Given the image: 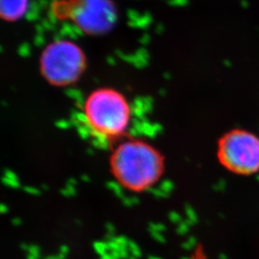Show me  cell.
I'll list each match as a JSON object with an SVG mask.
<instances>
[{"mask_svg": "<svg viewBox=\"0 0 259 259\" xmlns=\"http://www.w3.org/2000/svg\"><path fill=\"white\" fill-rule=\"evenodd\" d=\"M111 175L126 190L143 193L154 187L165 172L162 153L144 139L125 138L111 151Z\"/></svg>", "mask_w": 259, "mask_h": 259, "instance_id": "cell-1", "label": "cell"}, {"mask_svg": "<svg viewBox=\"0 0 259 259\" xmlns=\"http://www.w3.org/2000/svg\"><path fill=\"white\" fill-rule=\"evenodd\" d=\"M132 116L129 100L113 88L96 89L83 101L84 124L93 136L102 141L115 144L125 139Z\"/></svg>", "mask_w": 259, "mask_h": 259, "instance_id": "cell-2", "label": "cell"}, {"mask_svg": "<svg viewBox=\"0 0 259 259\" xmlns=\"http://www.w3.org/2000/svg\"><path fill=\"white\" fill-rule=\"evenodd\" d=\"M50 10L54 19L68 21L93 37L110 33L118 20L113 0H54Z\"/></svg>", "mask_w": 259, "mask_h": 259, "instance_id": "cell-3", "label": "cell"}, {"mask_svg": "<svg viewBox=\"0 0 259 259\" xmlns=\"http://www.w3.org/2000/svg\"><path fill=\"white\" fill-rule=\"evenodd\" d=\"M87 56L72 39L59 38L49 42L38 59L39 73L53 87L64 88L77 83L87 69Z\"/></svg>", "mask_w": 259, "mask_h": 259, "instance_id": "cell-4", "label": "cell"}, {"mask_svg": "<svg viewBox=\"0 0 259 259\" xmlns=\"http://www.w3.org/2000/svg\"><path fill=\"white\" fill-rule=\"evenodd\" d=\"M217 158L227 171L238 176L259 173V137L246 129L225 133L217 143Z\"/></svg>", "mask_w": 259, "mask_h": 259, "instance_id": "cell-5", "label": "cell"}, {"mask_svg": "<svg viewBox=\"0 0 259 259\" xmlns=\"http://www.w3.org/2000/svg\"><path fill=\"white\" fill-rule=\"evenodd\" d=\"M30 0H0V16L7 22H16L25 17Z\"/></svg>", "mask_w": 259, "mask_h": 259, "instance_id": "cell-6", "label": "cell"}]
</instances>
